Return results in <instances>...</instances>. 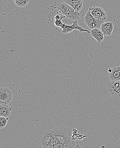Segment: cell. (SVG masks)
Segmentation results:
<instances>
[{"mask_svg": "<svg viewBox=\"0 0 120 148\" xmlns=\"http://www.w3.org/2000/svg\"><path fill=\"white\" fill-rule=\"evenodd\" d=\"M40 147L46 148H72L73 139L64 127H59L44 132L40 138Z\"/></svg>", "mask_w": 120, "mask_h": 148, "instance_id": "cell-1", "label": "cell"}, {"mask_svg": "<svg viewBox=\"0 0 120 148\" xmlns=\"http://www.w3.org/2000/svg\"><path fill=\"white\" fill-rule=\"evenodd\" d=\"M56 9L60 14L65 16L72 20H78L80 18V13L75 10L72 7L64 2H61L58 3Z\"/></svg>", "mask_w": 120, "mask_h": 148, "instance_id": "cell-2", "label": "cell"}, {"mask_svg": "<svg viewBox=\"0 0 120 148\" xmlns=\"http://www.w3.org/2000/svg\"><path fill=\"white\" fill-rule=\"evenodd\" d=\"M85 23L90 29L101 28V25L104 21L98 20L94 17L89 10L88 11L84 18Z\"/></svg>", "mask_w": 120, "mask_h": 148, "instance_id": "cell-3", "label": "cell"}, {"mask_svg": "<svg viewBox=\"0 0 120 148\" xmlns=\"http://www.w3.org/2000/svg\"><path fill=\"white\" fill-rule=\"evenodd\" d=\"M13 95L11 90L7 87L0 88V105H9L12 100Z\"/></svg>", "mask_w": 120, "mask_h": 148, "instance_id": "cell-4", "label": "cell"}, {"mask_svg": "<svg viewBox=\"0 0 120 148\" xmlns=\"http://www.w3.org/2000/svg\"><path fill=\"white\" fill-rule=\"evenodd\" d=\"M78 20L74 21H73L72 25H66V24H64L62 27L61 28L62 29V33L64 34H68V33H71L72 32L74 29H78L79 30L80 33L82 32H86V33H89V34H91V32L89 31L88 30L85 29L82 27L78 25Z\"/></svg>", "mask_w": 120, "mask_h": 148, "instance_id": "cell-5", "label": "cell"}, {"mask_svg": "<svg viewBox=\"0 0 120 148\" xmlns=\"http://www.w3.org/2000/svg\"><path fill=\"white\" fill-rule=\"evenodd\" d=\"M107 90L112 97L120 99V81H110L107 84Z\"/></svg>", "mask_w": 120, "mask_h": 148, "instance_id": "cell-6", "label": "cell"}, {"mask_svg": "<svg viewBox=\"0 0 120 148\" xmlns=\"http://www.w3.org/2000/svg\"><path fill=\"white\" fill-rule=\"evenodd\" d=\"M91 15L98 20L105 21L106 18V13L102 8L97 7H90L89 9Z\"/></svg>", "mask_w": 120, "mask_h": 148, "instance_id": "cell-7", "label": "cell"}, {"mask_svg": "<svg viewBox=\"0 0 120 148\" xmlns=\"http://www.w3.org/2000/svg\"><path fill=\"white\" fill-rule=\"evenodd\" d=\"M109 78L112 81H120V65L109 68L108 70Z\"/></svg>", "mask_w": 120, "mask_h": 148, "instance_id": "cell-8", "label": "cell"}, {"mask_svg": "<svg viewBox=\"0 0 120 148\" xmlns=\"http://www.w3.org/2000/svg\"><path fill=\"white\" fill-rule=\"evenodd\" d=\"M100 29L104 36H111L113 31V23L110 21L103 22Z\"/></svg>", "mask_w": 120, "mask_h": 148, "instance_id": "cell-9", "label": "cell"}, {"mask_svg": "<svg viewBox=\"0 0 120 148\" xmlns=\"http://www.w3.org/2000/svg\"><path fill=\"white\" fill-rule=\"evenodd\" d=\"M64 2L76 11L79 12L83 8L82 0H64Z\"/></svg>", "mask_w": 120, "mask_h": 148, "instance_id": "cell-10", "label": "cell"}, {"mask_svg": "<svg viewBox=\"0 0 120 148\" xmlns=\"http://www.w3.org/2000/svg\"><path fill=\"white\" fill-rule=\"evenodd\" d=\"M91 35L95 38L98 43H101L104 39V34L101 29L98 28H94L91 29Z\"/></svg>", "mask_w": 120, "mask_h": 148, "instance_id": "cell-11", "label": "cell"}, {"mask_svg": "<svg viewBox=\"0 0 120 148\" xmlns=\"http://www.w3.org/2000/svg\"><path fill=\"white\" fill-rule=\"evenodd\" d=\"M13 108L8 105H1L0 106V116L5 117H8L13 110Z\"/></svg>", "mask_w": 120, "mask_h": 148, "instance_id": "cell-12", "label": "cell"}, {"mask_svg": "<svg viewBox=\"0 0 120 148\" xmlns=\"http://www.w3.org/2000/svg\"><path fill=\"white\" fill-rule=\"evenodd\" d=\"M29 0H14V3L19 8H24L28 5Z\"/></svg>", "mask_w": 120, "mask_h": 148, "instance_id": "cell-13", "label": "cell"}, {"mask_svg": "<svg viewBox=\"0 0 120 148\" xmlns=\"http://www.w3.org/2000/svg\"><path fill=\"white\" fill-rule=\"evenodd\" d=\"M8 121V117L0 116V128L1 129H3L6 126Z\"/></svg>", "mask_w": 120, "mask_h": 148, "instance_id": "cell-14", "label": "cell"}, {"mask_svg": "<svg viewBox=\"0 0 120 148\" xmlns=\"http://www.w3.org/2000/svg\"><path fill=\"white\" fill-rule=\"evenodd\" d=\"M54 24L55 26L61 28L62 26L64 24V23H63L62 21V19H55Z\"/></svg>", "mask_w": 120, "mask_h": 148, "instance_id": "cell-15", "label": "cell"}]
</instances>
